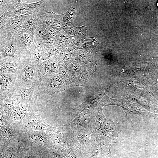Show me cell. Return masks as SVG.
<instances>
[{
    "label": "cell",
    "instance_id": "cell-8",
    "mask_svg": "<svg viewBox=\"0 0 158 158\" xmlns=\"http://www.w3.org/2000/svg\"><path fill=\"white\" fill-rule=\"evenodd\" d=\"M29 15H19L8 17L4 31L0 32V38L11 37Z\"/></svg>",
    "mask_w": 158,
    "mask_h": 158
},
{
    "label": "cell",
    "instance_id": "cell-1",
    "mask_svg": "<svg viewBox=\"0 0 158 158\" xmlns=\"http://www.w3.org/2000/svg\"><path fill=\"white\" fill-rule=\"evenodd\" d=\"M39 66L30 58L23 61L16 73V87L30 86L37 83L40 84L42 79Z\"/></svg>",
    "mask_w": 158,
    "mask_h": 158
},
{
    "label": "cell",
    "instance_id": "cell-6",
    "mask_svg": "<svg viewBox=\"0 0 158 158\" xmlns=\"http://www.w3.org/2000/svg\"><path fill=\"white\" fill-rule=\"evenodd\" d=\"M39 83L26 86L16 87L15 94L20 99V102L27 105L33 104L36 100L38 94Z\"/></svg>",
    "mask_w": 158,
    "mask_h": 158
},
{
    "label": "cell",
    "instance_id": "cell-24",
    "mask_svg": "<svg viewBox=\"0 0 158 158\" xmlns=\"http://www.w3.org/2000/svg\"><path fill=\"white\" fill-rule=\"evenodd\" d=\"M8 14L7 12L5 13L0 17V32L4 30L6 26V20L8 17Z\"/></svg>",
    "mask_w": 158,
    "mask_h": 158
},
{
    "label": "cell",
    "instance_id": "cell-12",
    "mask_svg": "<svg viewBox=\"0 0 158 158\" xmlns=\"http://www.w3.org/2000/svg\"><path fill=\"white\" fill-rule=\"evenodd\" d=\"M44 46L45 44L44 42L37 37L30 54V58L39 66L44 62Z\"/></svg>",
    "mask_w": 158,
    "mask_h": 158
},
{
    "label": "cell",
    "instance_id": "cell-21",
    "mask_svg": "<svg viewBox=\"0 0 158 158\" xmlns=\"http://www.w3.org/2000/svg\"><path fill=\"white\" fill-rule=\"evenodd\" d=\"M76 14L75 9L71 8L65 13L61 15L62 20L66 27L71 24Z\"/></svg>",
    "mask_w": 158,
    "mask_h": 158
},
{
    "label": "cell",
    "instance_id": "cell-26",
    "mask_svg": "<svg viewBox=\"0 0 158 158\" xmlns=\"http://www.w3.org/2000/svg\"><path fill=\"white\" fill-rule=\"evenodd\" d=\"M3 135L7 138H10L11 137V131L9 128L6 127L3 130Z\"/></svg>",
    "mask_w": 158,
    "mask_h": 158
},
{
    "label": "cell",
    "instance_id": "cell-27",
    "mask_svg": "<svg viewBox=\"0 0 158 158\" xmlns=\"http://www.w3.org/2000/svg\"><path fill=\"white\" fill-rule=\"evenodd\" d=\"M54 158H62L58 154H56L54 155Z\"/></svg>",
    "mask_w": 158,
    "mask_h": 158
},
{
    "label": "cell",
    "instance_id": "cell-16",
    "mask_svg": "<svg viewBox=\"0 0 158 158\" xmlns=\"http://www.w3.org/2000/svg\"><path fill=\"white\" fill-rule=\"evenodd\" d=\"M60 50V49L54 44H45L44 53V61L57 58L59 56Z\"/></svg>",
    "mask_w": 158,
    "mask_h": 158
},
{
    "label": "cell",
    "instance_id": "cell-7",
    "mask_svg": "<svg viewBox=\"0 0 158 158\" xmlns=\"http://www.w3.org/2000/svg\"><path fill=\"white\" fill-rule=\"evenodd\" d=\"M16 73H0V97L2 98L14 92L16 87Z\"/></svg>",
    "mask_w": 158,
    "mask_h": 158
},
{
    "label": "cell",
    "instance_id": "cell-13",
    "mask_svg": "<svg viewBox=\"0 0 158 158\" xmlns=\"http://www.w3.org/2000/svg\"><path fill=\"white\" fill-rule=\"evenodd\" d=\"M22 61L12 59L0 60V73H16Z\"/></svg>",
    "mask_w": 158,
    "mask_h": 158
},
{
    "label": "cell",
    "instance_id": "cell-10",
    "mask_svg": "<svg viewBox=\"0 0 158 158\" xmlns=\"http://www.w3.org/2000/svg\"><path fill=\"white\" fill-rule=\"evenodd\" d=\"M20 102L14 92L0 99L1 108L4 111L7 119L11 116L14 109Z\"/></svg>",
    "mask_w": 158,
    "mask_h": 158
},
{
    "label": "cell",
    "instance_id": "cell-20",
    "mask_svg": "<svg viewBox=\"0 0 158 158\" xmlns=\"http://www.w3.org/2000/svg\"><path fill=\"white\" fill-rule=\"evenodd\" d=\"M18 0H0V16L12 8L18 3Z\"/></svg>",
    "mask_w": 158,
    "mask_h": 158
},
{
    "label": "cell",
    "instance_id": "cell-25",
    "mask_svg": "<svg viewBox=\"0 0 158 158\" xmlns=\"http://www.w3.org/2000/svg\"><path fill=\"white\" fill-rule=\"evenodd\" d=\"M51 139L53 141L58 145H62L64 143L62 139L58 136H53Z\"/></svg>",
    "mask_w": 158,
    "mask_h": 158
},
{
    "label": "cell",
    "instance_id": "cell-4",
    "mask_svg": "<svg viewBox=\"0 0 158 158\" xmlns=\"http://www.w3.org/2000/svg\"><path fill=\"white\" fill-rule=\"evenodd\" d=\"M40 85L44 91L50 95L63 91L67 86L65 78L62 74L58 73L43 78Z\"/></svg>",
    "mask_w": 158,
    "mask_h": 158
},
{
    "label": "cell",
    "instance_id": "cell-22",
    "mask_svg": "<svg viewBox=\"0 0 158 158\" xmlns=\"http://www.w3.org/2000/svg\"><path fill=\"white\" fill-rule=\"evenodd\" d=\"M28 128L31 130H51L52 129L49 126L44 123L37 121H32L28 125Z\"/></svg>",
    "mask_w": 158,
    "mask_h": 158
},
{
    "label": "cell",
    "instance_id": "cell-29",
    "mask_svg": "<svg viewBox=\"0 0 158 158\" xmlns=\"http://www.w3.org/2000/svg\"><path fill=\"white\" fill-rule=\"evenodd\" d=\"M157 6L158 7V2L157 3Z\"/></svg>",
    "mask_w": 158,
    "mask_h": 158
},
{
    "label": "cell",
    "instance_id": "cell-28",
    "mask_svg": "<svg viewBox=\"0 0 158 158\" xmlns=\"http://www.w3.org/2000/svg\"><path fill=\"white\" fill-rule=\"evenodd\" d=\"M29 158H35L34 157H29Z\"/></svg>",
    "mask_w": 158,
    "mask_h": 158
},
{
    "label": "cell",
    "instance_id": "cell-14",
    "mask_svg": "<svg viewBox=\"0 0 158 158\" xmlns=\"http://www.w3.org/2000/svg\"><path fill=\"white\" fill-rule=\"evenodd\" d=\"M60 32L50 27L42 26L39 31L38 38L42 40L45 44H53Z\"/></svg>",
    "mask_w": 158,
    "mask_h": 158
},
{
    "label": "cell",
    "instance_id": "cell-30",
    "mask_svg": "<svg viewBox=\"0 0 158 158\" xmlns=\"http://www.w3.org/2000/svg\"><path fill=\"white\" fill-rule=\"evenodd\" d=\"M11 157H12V156H11V157H10V158H11Z\"/></svg>",
    "mask_w": 158,
    "mask_h": 158
},
{
    "label": "cell",
    "instance_id": "cell-23",
    "mask_svg": "<svg viewBox=\"0 0 158 158\" xmlns=\"http://www.w3.org/2000/svg\"><path fill=\"white\" fill-rule=\"evenodd\" d=\"M30 138L32 140L41 145H44L47 142L46 138L43 135L39 134H33L30 136Z\"/></svg>",
    "mask_w": 158,
    "mask_h": 158
},
{
    "label": "cell",
    "instance_id": "cell-3",
    "mask_svg": "<svg viewBox=\"0 0 158 158\" xmlns=\"http://www.w3.org/2000/svg\"><path fill=\"white\" fill-rule=\"evenodd\" d=\"M28 1L18 0L17 3L7 12L8 14V17L37 13L45 9L48 1L41 0L31 3H28Z\"/></svg>",
    "mask_w": 158,
    "mask_h": 158
},
{
    "label": "cell",
    "instance_id": "cell-9",
    "mask_svg": "<svg viewBox=\"0 0 158 158\" xmlns=\"http://www.w3.org/2000/svg\"><path fill=\"white\" fill-rule=\"evenodd\" d=\"M106 105L115 104L123 107L126 110V113H135L142 116H148L149 113L140 106L134 103L129 102L125 100V98L121 100H115L109 98L107 102Z\"/></svg>",
    "mask_w": 158,
    "mask_h": 158
},
{
    "label": "cell",
    "instance_id": "cell-19",
    "mask_svg": "<svg viewBox=\"0 0 158 158\" xmlns=\"http://www.w3.org/2000/svg\"><path fill=\"white\" fill-rule=\"evenodd\" d=\"M86 30V28L85 27L78 28L74 25L72 26L71 24L67 26L63 30L67 35H83L85 33Z\"/></svg>",
    "mask_w": 158,
    "mask_h": 158
},
{
    "label": "cell",
    "instance_id": "cell-15",
    "mask_svg": "<svg viewBox=\"0 0 158 158\" xmlns=\"http://www.w3.org/2000/svg\"><path fill=\"white\" fill-rule=\"evenodd\" d=\"M38 23L39 19L37 14L35 13L29 15L20 28L29 30L35 35V29Z\"/></svg>",
    "mask_w": 158,
    "mask_h": 158
},
{
    "label": "cell",
    "instance_id": "cell-18",
    "mask_svg": "<svg viewBox=\"0 0 158 158\" xmlns=\"http://www.w3.org/2000/svg\"><path fill=\"white\" fill-rule=\"evenodd\" d=\"M71 40V37L62 30L58 34L54 44L60 49L68 45Z\"/></svg>",
    "mask_w": 158,
    "mask_h": 158
},
{
    "label": "cell",
    "instance_id": "cell-5",
    "mask_svg": "<svg viewBox=\"0 0 158 158\" xmlns=\"http://www.w3.org/2000/svg\"><path fill=\"white\" fill-rule=\"evenodd\" d=\"M12 37L30 57L37 38L36 35L31 31L20 28Z\"/></svg>",
    "mask_w": 158,
    "mask_h": 158
},
{
    "label": "cell",
    "instance_id": "cell-2",
    "mask_svg": "<svg viewBox=\"0 0 158 158\" xmlns=\"http://www.w3.org/2000/svg\"><path fill=\"white\" fill-rule=\"evenodd\" d=\"M29 58V55L12 37L0 38V60L12 59L22 61Z\"/></svg>",
    "mask_w": 158,
    "mask_h": 158
},
{
    "label": "cell",
    "instance_id": "cell-11",
    "mask_svg": "<svg viewBox=\"0 0 158 158\" xmlns=\"http://www.w3.org/2000/svg\"><path fill=\"white\" fill-rule=\"evenodd\" d=\"M40 74L42 79L46 77L58 73L59 62L57 59L44 61L39 66Z\"/></svg>",
    "mask_w": 158,
    "mask_h": 158
},
{
    "label": "cell",
    "instance_id": "cell-17",
    "mask_svg": "<svg viewBox=\"0 0 158 158\" xmlns=\"http://www.w3.org/2000/svg\"><path fill=\"white\" fill-rule=\"evenodd\" d=\"M14 109L12 115L13 117L17 119L22 118L29 115L30 113V108L28 105L21 102Z\"/></svg>",
    "mask_w": 158,
    "mask_h": 158
}]
</instances>
